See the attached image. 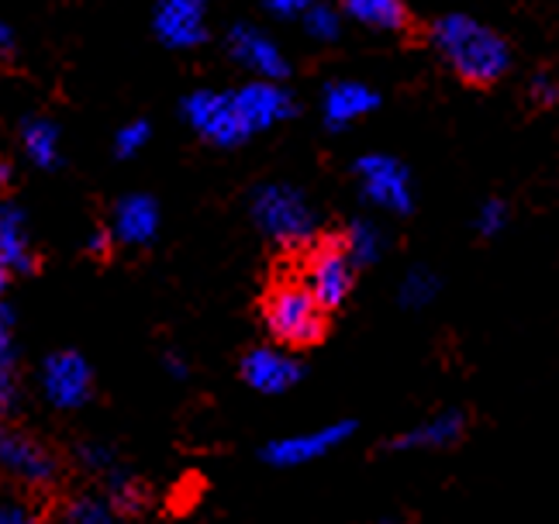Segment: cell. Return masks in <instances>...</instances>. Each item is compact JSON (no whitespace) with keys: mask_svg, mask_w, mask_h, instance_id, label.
Instances as JSON below:
<instances>
[{"mask_svg":"<svg viewBox=\"0 0 559 524\" xmlns=\"http://www.w3.org/2000/svg\"><path fill=\"white\" fill-rule=\"evenodd\" d=\"M0 262L8 273H25L32 270V242H28V225L25 211L17 204H0Z\"/></svg>","mask_w":559,"mask_h":524,"instance_id":"obj_16","label":"cell"},{"mask_svg":"<svg viewBox=\"0 0 559 524\" xmlns=\"http://www.w3.org/2000/svg\"><path fill=\"white\" fill-rule=\"evenodd\" d=\"M439 294V276L432 270H412L404 279H401V303L404 308H425V303H432Z\"/></svg>","mask_w":559,"mask_h":524,"instance_id":"obj_22","label":"cell"},{"mask_svg":"<svg viewBox=\"0 0 559 524\" xmlns=\"http://www.w3.org/2000/svg\"><path fill=\"white\" fill-rule=\"evenodd\" d=\"M528 97L539 107H556L559 104V80H552L549 73H535L528 83Z\"/></svg>","mask_w":559,"mask_h":524,"instance_id":"obj_27","label":"cell"},{"mask_svg":"<svg viewBox=\"0 0 559 524\" xmlns=\"http://www.w3.org/2000/svg\"><path fill=\"white\" fill-rule=\"evenodd\" d=\"M477 231L480 235H501L504 231V225H508V204L504 201H484L480 204V211H477Z\"/></svg>","mask_w":559,"mask_h":524,"instance_id":"obj_26","label":"cell"},{"mask_svg":"<svg viewBox=\"0 0 559 524\" xmlns=\"http://www.w3.org/2000/svg\"><path fill=\"white\" fill-rule=\"evenodd\" d=\"M59 524H115L111 508L100 504V500H76L67 508V514L59 517Z\"/></svg>","mask_w":559,"mask_h":524,"instance_id":"obj_25","label":"cell"},{"mask_svg":"<svg viewBox=\"0 0 559 524\" xmlns=\"http://www.w3.org/2000/svg\"><path fill=\"white\" fill-rule=\"evenodd\" d=\"M111 487H115V500H118L121 508H139V487L132 484V479L115 473L111 476Z\"/></svg>","mask_w":559,"mask_h":524,"instance_id":"obj_29","label":"cell"},{"mask_svg":"<svg viewBox=\"0 0 559 524\" xmlns=\"http://www.w3.org/2000/svg\"><path fill=\"white\" fill-rule=\"evenodd\" d=\"M356 425L353 421H335V425H321L311 431H297L287 434V439H273L263 449V458L276 469H294V466H308L325 458L329 452H335L338 445H346L353 439Z\"/></svg>","mask_w":559,"mask_h":524,"instance_id":"obj_7","label":"cell"},{"mask_svg":"<svg viewBox=\"0 0 559 524\" xmlns=\"http://www.w3.org/2000/svg\"><path fill=\"white\" fill-rule=\"evenodd\" d=\"M342 246H346V252L353 255L356 266H370V262H377L383 252V235L373 222L356 217V222L346 228V235H342Z\"/></svg>","mask_w":559,"mask_h":524,"instance_id":"obj_20","label":"cell"},{"mask_svg":"<svg viewBox=\"0 0 559 524\" xmlns=\"http://www.w3.org/2000/svg\"><path fill=\"white\" fill-rule=\"evenodd\" d=\"M466 431V418L460 410H442L432 414V418L418 421L415 428H407L401 439L394 442L397 449H445L463 439Z\"/></svg>","mask_w":559,"mask_h":524,"instance_id":"obj_17","label":"cell"},{"mask_svg":"<svg viewBox=\"0 0 559 524\" xmlns=\"http://www.w3.org/2000/svg\"><path fill=\"white\" fill-rule=\"evenodd\" d=\"M148 124L145 121H128L124 128H118V135H115V152H118V159H135L139 152L145 148L148 142Z\"/></svg>","mask_w":559,"mask_h":524,"instance_id":"obj_24","label":"cell"},{"mask_svg":"<svg viewBox=\"0 0 559 524\" xmlns=\"http://www.w3.org/2000/svg\"><path fill=\"white\" fill-rule=\"evenodd\" d=\"M242 380L255 390L276 397V393H287L300 380V362L284 353V348H252L242 359Z\"/></svg>","mask_w":559,"mask_h":524,"instance_id":"obj_14","label":"cell"},{"mask_svg":"<svg viewBox=\"0 0 559 524\" xmlns=\"http://www.w3.org/2000/svg\"><path fill=\"white\" fill-rule=\"evenodd\" d=\"M377 107H380V94L370 83H359V80L329 83L325 94H321V118H325V124L335 131L362 121L367 115H373Z\"/></svg>","mask_w":559,"mask_h":524,"instance_id":"obj_13","label":"cell"},{"mask_svg":"<svg viewBox=\"0 0 559 524\" xmlns=\"http://www.w3.org/2000/svg\"><path fill=\"white\" fill-rule=\"evenodd\" d=\"M115 238L124 246H148L159 231V204L148 193H128L115 204Z\"/></svg>","mask_w":559,"mask_h":524,"instance_id":"obj_15","label":"cell"},{"mask_svg":"<svg viewBox=\"0 0 559 524\" xmlns=\"http://www.w3.org/2000/svg\"><path fill=\"white\" fill-rule=\"evenodd\" d=\"M356 180L362 196L386 211V214H407L415 207V190H412V177L401 159L383 156V152H370V156L356 159Z\"/></svg>","mask_w":559,"mask_h":524,"instance_id":"obj_5","label":"cell"},{"mask_svg":"<svg viewBox=\"0 0 559 524\" xmlns=\"http://www.w3.org/2000/svg\"><path fill=\"white\" fill-rule=\"evenodd\" d=\"M107 242H111V238H107L104 231H94V235H91V242H87V249L100 255V252H107Z\"/></svg>","mask_w":559,"mask_h":524,"instance_id":"obj_31","label":"cell"},{"mask_svg":"<svg viewBox=\"0 0 559 524\" xmlns=\"http://www.w3.org/2000/svg\"><path fill=\"white\" fill-rule=\"evenodd\" d=\"M356 283V262L342 246V238H329V242H318L308 259H305V276H300V287H305L321 308L335 311L349 300Z\"/></svg>","mask_w":559,"mask_h":524,"instance_id":"obj_4","label":"cell"},{"mask_svg":"<svg viewBox=\"0 0 559 524\" xmlns=\"http://www.w3.org/2000/svg\"><path fill=\"white\" fill-rule=\"evenodd\" d=\"M252 222L276 246L300 249L314 238V207L290 183H266L252 193Z\"/></svg>","mask_w":559,"mask_h":524,"instance_id":"obj_2","label":"cell"},{"mask_svg":"<svg viewBox=\"0 0 559 524\" xmlns=\"http://www.w3.org/2000/svg\"><path fill=\"white\" fill-rule=\"evenodd\" d=\"M305 32L314 38V41H335L338 32H342V14L329 4H314L305 17Z\"/></svg>","mask_w":559,"mask_h":524,"instance_id":"obj_23","label":"cell"},{"mask_svg":"<svg viewBox=\"0 0 559 524\" xmlns=\"http://www.w3.org/2000/svg\"><path fill=\"white\" fill-rule=\"evenodd\" d=\"M21 142H25V156L41 166L52 169L59 163V128L49 118H32L21 128Z\"/></svg>","mask_w":559,"mask_h":524,"instance_id":"obj_19","label":"cell"},{"mask_svg":"<svg viewBox=\"0 0 559 524\" xmlns=\"http://www.w3.org/2000/svg\"><path fill=\"white\" fill-rule=\"evenodd\" d=\"M356 25L373 28V32H401L407 21L404 0H338Z\"/></svg>","mask_w":559,"mask_h":524,"instance_id":"obj_18","label":"cell"},{"mask_svg":"<svg viewBox=\"0 0 559 524\" xmlns=\"http://www.w3.org/2000/svg\"><path fill=\"white\" fill-rule=\"evenodd\" d=\"M325 308L300 287V283H276L263 300V324L266 332L290 348L314 345L325 335Z\"/></svg>","mask_w":559,"mask_h":524,"instance_id":"obj_3","label":"cell"},{"mask_svg":"<svg viewBox=\"0 0 559 524\" xmlns=\"http://www.w3.org/2000/svg\"><path fill=\"white\" fill-rule=\"evenodd\" d=\"M318 0H266L270 14L284 17V21H294V17H305Z\"/></svg>","mask_w":559,"mask_h":524,"instance_id":"obj_28","label":"cell"},{"mask_svg":"<svg viewBox=\"0 0 559 524\" xmlns=\"http://www.w3.org/2000/svg\"><path fill=\"white\" fill-rule=\"evenodd\" d=\"M231 97H235V107H239V118L249 135L266 131L294 115V97L280 83H270V80L246 83L239 91H231Z\"/></svg>","mask_w":559,"mask_h":524,"instance_id":"obj_12","label":"cell"},{"mask_svg":"<svg viewBox=\"0 0 559 524\" xmlns=\"http://www.w3.org/2000/svg\"><path fill=\"white\" fill-rule=\"evenodd\" d=\"M4 287H8V266L0 262V297H4Z\"/></svg>","mask_w":559,"mask_h":524,"instance_id":"obj_33","label":"cell"},{"mask_svg":"<svg viewBox=\"0 0 559 524\" xmlns=\"http://www.w3.org/2000/svg\"><path fill=\"white\" fill-rule=\"evenodd\" d=\"M228 52L255 80L280 83V80H287V73H290V62H287L284 52H280L276 41L266 32L252 28V25H235L228 32Z\"/></svg>","mask_w":559,"mask_h":524,"instance_id":"obj_11","label":"cell"},{"mask_svg":"<svg viewBox=\"0 0 559 524\" xmlns=\"http://www.w3.org/2000/svg\"><path fill=\"white\" fill-rule=\"evenodd\" d=\"M0 469L25 487H49L59 466H56V455L41 442L28 439V434H21V431L0 428Z\"/></svg>","mask_w":559,"mask_h":524,"instance_id":"obj_8","label":"cell"},{"mask_svg":"<svg viewBox=\"0 0 559 524\" xmlns=\"http://www.w3.org/2000/svg\"><path fill=\"white\" fill-rule=\"evenodd\" d=\"M14 49V32L0 21V52H11Z\"/></svg>","mask_w":559,"mask_h":524,"instance_id":"obj_32","label":"cell"},{"mask_svg":"<svg viewBox=\"0 0 559 524\" xmlns=\"http://www.w3.org/2000/svg\"><path fill=\"white\" fill-rule=\"evenodd\" d=\"M41 390L52 407H83L94 393V369L80 353H56L41 366Z\"/></svg>","mask_w":559,"mask_h":524,"instance_id":"obj_9","label":"cell"},{"mask_svg":"<svg viewBox=\"0 0 559 524\" xmlns=\"http://www.w3.org/2000/svg\"><path fill=\"white\" fill-rule=\"evenodd\" d=\"M8 180H11V169H8L4 163H0V187H4Z\"/></svg>","mask_w":559,"mask_h":524,"instance_id":"obj_34","label":"cell"},{"mask_svg":"<svg viewBox=\"0 0 559 524\" xmlns=\"http://www.w3.org/2000/svg\"><path fill=\"white\" fill-rule=\"evenodd\" d=\"M14 404V332H11V311L0 303V418Z\"/></svg>","mask_w":559,"mask_h":524,"instance_id":"obj_21","label":"cell"},{"mask_svg":"<svg viewBox=\"0 0 559 524\" xmlns=\"http://www.w3.org/2000/svg\"><path fill=\"white\" fill-rule=\"evenodd\" d=\"M153 28L169 49H198L207 38V0H159Z\"/></svg>","mask_w":559,"mask_h":524,"instance_id":"obj_10","label":"cell"},{"mask_svg":"<svg viewBox=\"0 0 559 524\" xmlns=\"http://www.w3.org/2000/svg\"><path fill=\"white\" fill-rule=\"evenodd\" d=\"M183 118L211 145L228 148L249 139V131L239 118V107H235V97L222 91H193L183 100Z\"/></svg>","mask_w":559,"mask_h":524,"instance_id":"obj_6","label":"cell"},{"mask_svg":"<svg viewBox=\"0 0 559 524\" xmlns=\"http://www.w3.org/2000/svg\"><path fill=\"white\" fill-rule=\"evenodd\" d=\"M0 524H38V521H35V514L28 508L4 504V508H0Z\"/></svg>","mask_w":559,"mask_h":524,"instance_id":"obj_30","label":"cell"},{"mask_svg":"<svg viewBox=\"0 0 559 524\" xmlns=\"http://www.w3.org/2000/svg\"><path fill=\"white\" fill-rule=\"evenodd\" d=\"M432 49L469 86H490L511 70L508 41L469 14H442L432 25Z\"/></svg>","mask_w":559,"mask_h":524,"instance_id":"obj_1","label":"cell"}]
</instances>
